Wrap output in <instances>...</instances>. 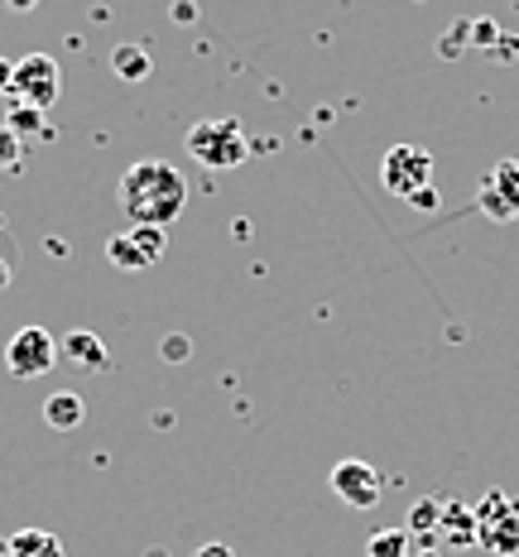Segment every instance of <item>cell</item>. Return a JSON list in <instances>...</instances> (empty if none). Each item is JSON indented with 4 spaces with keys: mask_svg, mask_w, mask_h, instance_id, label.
I'll return each instance as SVG.
<instances>
[{
    "mask_svg": "<svg viewBox=\"0 0 519 557\" xmlns=\"http://www.w3.org/2000/svg\"><path fill=\"white\" fill-rule=\"evenodd\" d=\"M332 495H337L342 505H351V509H375L380 495H385V475H380L371 461L346 457V461L332 467Z\"/></svg>",
    "mask_w": 519,
    "mask_h": 557,
    "instance_id": "8",
    "label": "cell"
},
{
    "mask_svg": "<svg viewBox=\"0 0 519 557\" xmlns=\"http://www.w3.org/2000/svg\"><path fill=\"white\" fill-rule=\"evenodd\" d=\"M198 557H236V553H231L226 543H202V548H198Z\"/></svg>",
    "mask_w": 519,
    "mask_h": 557,
    "instance_id": "22",
    "label": "cell"
},
{
    "mask_svg": "<svg viewBox=\"0 0 519 557\" xmlns=\"http://www.w3.org/2000/svg\"><path fill=\"white\" fill-rule=\"evenodd\" d=\"M111 73L121 77V83H145V77L155 73V58H149L145 44H115L111 49Z\"/></svg>",
    "mask_w": 519,
    "mask_h": 557,
    "instance_id": "15",
    "label": "cell"
},
{
    "mask_svg": "<svg viewBox=\"0 0 519 557\" xmlns=\"http://www.w3.org/2000/svg\"><path fill=\"white\" fill-rule=\"evenodd\" d=\"M173 20H198V5H193V0H178V5H173Z\"/></svg>",
    "mask_w": 519,
    "mask_h": 557,
    "instance_id": "23",
    "label": "cell"
},
{
    "mask_svg": "<svg viewBox=\"0 0 519 557\" xmlns=\"http://www.w3.org/2000/svg\"><path fill=\"white\" fill-rule=\"evenodd\" d=\"M477 207L491 222H519V159H501L477 193Z\"/></svg>",
    "mask_w": 519,
    "mask_h": 557,
    "instance_id": "9",
    "label": "cell"
},
{
    "mask_svg": "<svg viewBox=\"0 0 519 557\" xmlns=\"http://www.w3.org/2000/svg\"><path fill=\"white\" fill-rule=\"evenodd\" d=\"M10 77H15V63H10V58H0V97H10Z\"/></svg>",
    "mask_w": 519,
    "mask_h": 557,
    "instance_id": "21",
    "label": "cell"
},
{
    "mask_svg": "<svg viewBox=\"0 0 519 557\" xmlns=\"http://www.w3.org/2000/svg\"><path fill=\"white\" fill-rule=\"evenodd\" d=\"M380 178H385V188L404 197V202H413L423 188H433V159L429 149L419 145H395L385 154V164H380Z\"/></svg>",
    "mask_w": 519,
    "mask_h": 557,
    "instance_id": "7",
    "label": "cell"
},
{
    "mask_svg": "<svg viewBox=\"0 0 519 557\" xmlns=\"http://www.w3.org/2000/svg\"><path fill=\"white\" fill-rule=\"evenodd\" d=\"M477 515V543L495 557H519V500L505 491H491L471 505Z\"/></svg>",
    "mask_w": 519,
    "mask_h": 557,
    "instance_id": "3",
    "label": "cell"
},
{
    "mask_svg": "<svg viewBox=\"0 0 519 557\" xmlns=\"http://www.w3.org/2000/svg\"><path fill=\"white\" fill-rule=\"evenodd\" d=\"M515 5H519V0H515Z\"/></svg>",
    "mask_w": 519,
    "mask_h": 557,
    "instance_id": "28",
    "label": "cell"
},
{
    "mask_svg": "<svg viewBox=\"0 0 519 557\" xmlns=\"http://www.w3.org/2000/svg\"><path fill=\"white\" fill-rule=\"evenodd\" d=\"M5 557H67V548L49 529H20L5 539Z\"/></svg>",
    "mask_w": 519,
    "mask_h": 557,
    "instance_id": "13",
    "label": "cell"
},
{
    "mask_svg": "<svg viewBox=\"0 0 519 557\" xmlns=\"http://www.w3.org/2000/svg\"><path fill=\"white\" fill-rule=\"evenodd\" d=\"M188 207V178L164 159H135L121 173V212L131 226H173Z\"/></svg>",
    "mask_w": 519,
    "mask_h": 557,
    "instance_id": "1",
    "label": "cell"
},
{
    "mask_svg": "<svg viewBox=\"0 0 519 557\" xmlns=\"http://www.w3.org/2000/svg\"><path fill=\"white\" fill-rule=\"evenodd\" d=\"M164 250H169V231L164 226H125V231H115V236L107 240V260L115 264V270H131V274L159 264L164 260Z\"/></svg>",
    "mask_w": 519,
    "mask_h": 557,
    "instance_id": "6",
    "label": "cell"
},
{
    "mask_svg": "<svg viewBox=\"0 0 519 557\" xmlns=\"http://www.w3.org/2000/svg\"><path fill=\"white\" fill-rule=\"evenodd\" d=\"M20 159H25V139L0 125V173H20Z\"/></svg>",
    "mask_w": 519,
    "mask_h": 557,
    "instance_id": "18",
    "label": "cell"
},
{
    "mask_svg": "<svg viewBox=\"0 0 519 557\" xmlns=\"http://www.w3.org/2000/svg\"><path fill=\"white\" fill-rule=\"evenodd\" d=\"M53 366H58V342L49 327H34L29 322V327H20L5 342V370L15 380H39V375H49Z\"/></svg>",
    "mask_w": 519,
    "mask_h": 557,
    "instance_id": "5",
    "label": "cell"
},
{
    "mask_svg": "<svg viewBox=\"0 0 519 557\" xmlns=\"http://www.w3.org/2000/svg\"><path fill=\"white\" fill-rule=\"evenodd\" d=\"M443 509H447V500H433V495H429V500L413 505V515H409V524H404V529L419 533V539H437V524H443Z\"/></svg>",
    "mask_w": 519,
    "mask_h": 557,
    "instance_id": "17",
    "label": "cell"
},
{
    "mask_svg": "<svg viewBox=\"0 0 519 557\" xmlns=\"http://www.w3.org/2000/svg\"><path fill=\"white\" fill-rule=\"evenodd\" d=\"M58 356L73 361V366H83V370H107L111 366V351L97 332H67L63 342H58Z\"/></svg>",
    "mask_w": 519,
    "mask_h": 557,
    "instance_id": "11",
    "label": "cell"
},
{
    "mask_svg": "<svg viewBox=\"0 0 519 557\" xmlns=\"http://www.w3.org/2000/svg\"><path fill=\"white\" fill-rule=\"evenodd\" d=\"M5 288H10V260L0 255V294H5Z\"/></svg>",
    "mask_w": 519,
    "mask_h": 557,
    "instance_id": "26",
    "label": "cell"
},
{
    "mask_svg": "<svg viewBox=\"0 0 519 557\" xmlns=\"http://www.w3.org/2000/svg\"><path fill=\"white\" fill-rule=\"evenodd\" d=\"M471 49H491V44H501V29L491 25V20H471Z\"/></svg>",
    "mask_w": 519,
    "mask_h": 557,
    "instance_id": "19",
    "label": "cell"
},
{
    "mask_svg": "<svg viewBox=\"0 0 519 557\" xmlns=\"http://www.w3.org/2000/svg\"><path fill=\"white\" fill-rule=\"evenodd\" d=\"M188 356H193V342H188V336H164V361L178 366V361H188Z\"/></svg>",
    "mask_w": 519,
    "mask_h": 557,
    "instance_id": "20",
    "label": "cell"
},
{
    "mask_svg": "<svg viewBox=\"0 0 519 557\" xmlns=\"http://www.w3.org/2000/svg\"><path fill=\"white\" fill-rule=\"evenodd\" d=\"M0 557H5V539H0Z\"/></svg>",
    "mask_w": 519,
    "mask_h": 557,
    "instance_id": "27",
    "label": "cell"
},
{
    "mask_svg": "<svg viewBox=\"0 0 519 557\" xmlns=\"http://www.w3.org/2000/svg\"><path fill=\"white\" fill-rule=\"evenodd\" d=\"M413 207H437V188H423L419 197H413Z\"/></svg>",
    "mask_w": 519,
    "mask_h": 557,
    "instance_id": "25",
    "label": "cell"
},
{
    "mask_svg": "<svg viewBox=\"0 0 519 557\" xmlns=\"http://www.w3.org/2000/svg\"><path fill=\"white\" fill-rule=\"evenodd\" d=\"M433 543L437 539H419V533H409V529H380V533H371L366 553L371 557H443Z\"/></svg>",
    "mask_w": 519,
    "mask_h": 557,
    "instance_id": "10",
    "label": "cell"
},
{
    "mask_svg": "<svg viewBox=\"0 0 519 557\" xmlns=\"http://www.w3.org/2000/svg\"><path fill=\"white\" fill-rule=\"evenodd\" d=\"M437 543H447V548H471V543H477V515H471V505H447L443 509Z\"/></svg>",
    "mask_w": 519,
    "mask_h": 557,
    "instance_id": "14",
    "label": "cell"
},
{
    "mask_svg": "<svg viewBox=\"0 0 519 557\" xmlns=\"http://www.w3.org/2000/svg\"><path fill=\"white\" fill-rule=\"evenodd\" d=\"M183 145H188V154L198 159L202 169H240V164H246V154H250L246 131H240V121H231V115L198 121Z\"/></svg>",
    "mask_w": 519,
    "mask_h": 557,
    "instance_id": "2",
    "label": "cell"
},
{
    "mask_svg": "<svg viewBox=\"0 0 519 557\" xmlns=\"http://www.w3.org/2000/svg\"><path fill=\"white\" fill-rule=\"evenodd\" d=\"M5 131H15L20 139H44V135H49V125H44V111L25 107V101H15L10 115H5Z\"/></svg>",
    "mask_w": 519,
    "mask_h": 557,
    "instance_id": "16",
    "label": "cell"
},
{
    "mask_svg": "<svg viewBox=\"0 0 519 557\" xmlns=\"http://www.w3.org/2000/svg\"><path fill=\"white\" fill-rule=\"evenodd\" d=\"M10 97L25 101L34 111H49L63 97V67L49 53H25L15 63V77H10Z\"/></svg>",
    "mask_w": 519,
    "mask_h": 557,
    "instance_id": "4",
    "label": "cell"
},
{
    "mask_svg": "<svg viewBox=\"0 0 519 557\" xmlns=\"http://www.w3.org/2000/svg\"><path fill=\"white\" fill-rule=\"evenodd\" d=\"M0 5H5V10H15V15H29V10L39 5V0H0Z\"/></svg>",
    "mask_w": 519,
    "mask_h": 557,
    "instance_id": "24",
    "label": "cell"
},
{
    "mask_svg": "<svg viewBox=\"0 0 519 557\" xmlns=\"http://www.w3.org/2000/svg\"><path fill=\"white\" fill-rule=\"evenodd\" d=\"M83 418H87V404L77 389H58L44 399V423H49L53 433H73V428H83Z\"/></svg>",
    "mask_w": 519,
    "mask_h": 557,
    "instance_id": "12",
    "label": "cell"
}]
</instances>
